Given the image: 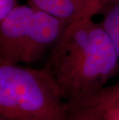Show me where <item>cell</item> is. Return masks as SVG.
I'll return each mask as SVG.
<instances>
[{
  "label": "cell",
  "instance_id": "1",
  "mask_svg": "<svg viewBox=\"0 0 119 120\" xmlns=\"http://www.w3.org/2000/svg\"><path fill=\"white\" fill-rule=\"evenodd\" d=\"M67 101L96 92L119 74V60L109 36L91 17L70 22L45 65Z\"/></svg>",
  "mask_w": 119,
  "mask_h": 120
},
{
  "label": "cell",
  "instance_id": "2",
  "mask_svg": "<svg viewBox=\"0 0 119 120\" xmlns=\"http://www.w3.org/2000/svg\"><path fill=\"white\" fill-rule=\"evenodd\" d=\"M67 100L47 68L0 63V117L9 120H67Z\"/></svg>",
  "mask_w": 119,
  "mask_h": 120
},
{
  "label": "cell",
  "instance_id": "3",
  "mask_svg": "<svg viewBox=\"0 0 119 120\" xmlns=\"http://www.w3.org/2000/svg\"><path fill=\"white\" fill-rule=\"evenodd\" d=\"M35 11L30 2L18 5L0 20V63H22Z\"/></svg>",
  "mask_w": 119,
  "mask_h": 120
},
{
  "label": "cell",
  "instance_id": "4",
  "mask_svg": "<svg viewBox=\"0 0 119 120\" xmlns=\"http://www.w3.org/2000/svg\"><path fill=\"white\" fill-rule=\"evenodd\" d=\"M35 9V15L22 57V63L25 64L36 62L50 49L52 50L70 22L36 7Z\"/></svg>",
  "mask_w": 119,
  "mask_h": 120
},
{
  "label": "cell",
  "instance_id": "5",
  "mask_svg": "<svg viewBox=\"0 0 119 120\" xmlns=\"http://www.w3.org/2000/svg\"><path fill=\"white\" fill-rule=\"evenodd\" d=\"M40 10L72 22L85 17H91L101 12L97 5L83 0H29Z\"/></svg>",
  "mask_w": 119,
  "mask_h": 120
},
{
  "label": "cell",
  "instance_id": "6",
  "mask_svg": "<svg viewBox=\"0 0 119 120\" xmlns=\"http://www.w3.org/2000/svg\"><path fill=\"white\" fill-rule=\"evenodd\" d=\"M67 102L69 105H96L103 109H119V81L113 85L105 86L82 98Z\"/></svg>",
  "mask_w": 119,
  "mask_h": 120
},
{
  "label": "cell",
  "instance_id": "7",
  "mask_svg": "<svg viewBox=\"0 0 119 120\" xmlns=\"http://www.w3.org/2000/svg\"><path fill=\"white\" fill-rule=\"evenodd\" d=\"M102 11L104 17L100 24L109 36L119 60V0L107 5Z\"/></svg>",
  "mask_w": 119,
  "mask_h": 120
},
{
  "label": "cell",
  "instance_id": "8",
  "mask_svg": "<svg viewBox=\"0 0 119 120\" xmlns=\"http://www.w3.org/2000/svg\"><path fill=\"white\" fill-rule=\"evenodd\" d=\"M67 120H104L105 110L96 105H69Z\"/></svg>",
  "mask_w": 119,
  "mask_h": 120
},
{
  "label": "cell",
  "instance_id": "9",
  "mask_svg": "<svg viewBox=\"0 0 119 120\" xmlns=\"http://www.w3.org/2000/svg\"><path fill=\"white\" fill-rule=\"evenodd\" d=\"M19 0H0V20L18 6Z\"/></svg>",
  "mask_w": 119,
  "mask_h": 120
},
{
  "label": "cell",
  "instance_id": "10",
  "mask_svg": "<svg viewBox=\"0 0 119 120\" xmlns=\"http://www.w3.org/2000/svg\"><path fill=\"white\" fill-rule=\"evenodd\" d=\"M104 120H119V109H104Z\"/></svg>",
  "mask_w": 119,
  "mask_h": 120
},
{
  "label": "cell",
  "instance_id": "11",
  "mask_svg": "<svg viewBox=\"0 0 119 120\" xmlns=\"http://www.w3.org/2000/svg\"><path fill=\"white\" fill-rule=\"evenodd\" d=\"M97 2V3L99 4V6H101V10L104 8L105 6H106L107 5L111 3V2L116 1V0H96Z\"/></svg>",
  "mask_w": 119,
  "mask_h": 120
},
{
  "label": "cell",
  "instance_id": "12",
  "mask_svg": "<svg viewBox=\"0 0 119 120\" xmlns=\"http://www.w3.org/2000/svg\"><path fill=\"white\" fill-rule=\"evenodd\" d=\"M83 1L90 2V3H93V4H95V5H97L98 6H99V4L97 3V2L96 1V0H83ZM100 7H101V6H100Z\"/></svg>",
  "mask_w": 119,
  "mask_h": 120
},
{
  "label": "cell",
  "instance_id": "13",
  "mask_svg": "<svg viewBox=\"0 0 119 120\" xmlns=\"http://www.w3.org/2000/svg\"><path fill=\"white\" fill-rule=\"evenodd\" d=\"M0 120H9V119H7L2 118V117H0Z\"/></svg>",
  "mask_w": 119,
  "mask_h": 120
}]
</instances>
